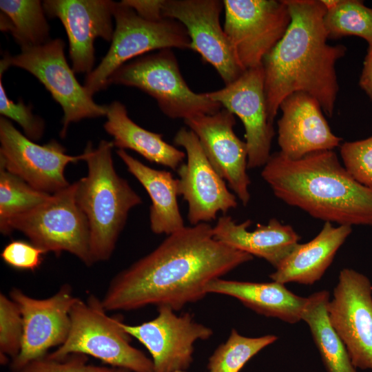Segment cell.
<instances>
[{
    "label": "cell",
    "mask_w": 372,
    "mask_h": 372,
    "mask_svg": "<svg viewBox=\"0 0 372 372\" xmlns=\"http://www.w3.org/2000/svg\"><path fill=\"white\" fill-rule=\"evenodd\" d=\"M75 192L74 183L31 211L12 219L1 233L9 235L19 231L45 253L59 255L66 251L91 266L94 263L89 225L76 202Z\"/></svg>",
    "instance_id": "ba28073f"
},
{
    "label": "cell",
    "mask_w": 372,
    "mask_h": 372,
    "mask_svg": "<svg viewBox=\"0 0 372 372\" xmlns=\"http://www.w3.org/2000/svg\"><path fill=\"white\" fill-rule=\"evenodd\" d=\"M23 331V319L17 304L5 294H0L1 363L9 356L14 360L20 353Z\"/></svg>",
    "instance_id": "4dcf8cb0"
},
{
    "label": "cell",
    "mask_w": 372,
    "mask_h": 372,
    "mask_svg": "<svg viewBox=\"0 0 372 372\" xmlns=\"http://www.w3.org/2000/svg\"><path fill=\"white\" fill-rule=\"evenodd\" d=\"M344 167L361 184L372 187V136L340 147Z\"/></svg>",
    "instance_id": "1f68e13d"
},
{
    "label": "cell",
    "mask_w": 372,
    "mask_h": 372,
    "mask_svg": "<svg viewBox=\"0 0 372 372\" xmlns=\"http://www.w3.org/2000/svg\"><path fill=\"white\" fill-rule=\"evenodd\" d=\"M152 355L155 372L186 371L193 362L194 344L209 339L213 330L196 322L192 314L178 316L167 306L158 307V315L138 325L120 322Z\"/></svg>",
    "instance_id": "5bb4252c"
},
{
    "label": "cell",
    "mask_w": 372,
    "mask_h": 372,
    "mask_svg": "<svg viewBox=\"0 0 372 372\" xmlns=\"http://www.w3.org/2000/svg\"><path fill=\"white\" fill-rule=\"evenodd\" d=\"M329 293L315 292L307 297L302 314L327 372H358L347 348L329 322L327 307Z\"/></svg>",
    "instance_id": "484cf974"
},
{
    "label": "cell",
    "mask_w": 372,
    "mask_h": 372,
    "mask_svg": "<svg viewBox=\"0 0 372 372\" xmlns=\"http://www.w3.org/2000/svg\"><path fill=\"white\" fill-rule=\"evenodd\" d=\"M174 372H185V371H174Z\"/></svg>",
    "instance_id": "ab89813d"
},
{
    "label": "cell",
    "mask_w": 372,
    "mask_h": 372,
    "mask_svg": "<svg viewBox=\"0 0 372 372\" xmlns=\"http://www.w3.org/2000/svg\"><path fill=\"white\" fill-rule=\"evenodd\" d=\"M141 17L149 21H159L163 19L162 6L163 0H123Z\"/></svg>",
    "instance_id": "d590c367"
},
{
    "label": "cell",
    "mask_w": 372,
    "mask_h": 372,
    "mask_svg": "<svg viewBox=\"0 0 372 372\" xmlns=\"http://www.w3.org/2000/svg\"><path fill=\"white\" fill-rule=\"evenodd\" d=\"M114 147L105 140L96 148L88 142L83 153L87 174L75 182L76 202L89 225L93 263L111 257L130 210L142 203L140 196L117 174Z\"/></svg>",
    "instance_id": "277c9868"
},
{
    "label": "cell",
    "mask_w": 372,
    "mask_h": 372,
    "mask_svg": "<svg viewBox=\"0 0 372 372\" xmlns=\"http://www.w3.org/2000/svg\"><path fill=\"white\" fill-rule=\"evenodd\" d=\"M0 114L6 118L17 122L23 129L24 135L30 140H39L43 135V120L34 115L32 107L20 99L17 103L10 100L6 94L0 76Z\"/></svg>",
    "instance_id": "836d02e7"
},
{
    "label": "cell",
    "mask_w": 372,
    "mask_h": 372,
    "mask_svg": "<svg viewBox=\"0 0 372 372\" xmlns=\"http://www.w3.org/2000/svg\"><path fill=\"white\" fill-rule=\"evenodd\" d=\"M342 0H322V3L324 4L327 10H331L336 7Z\"/></svg>",
    "instance_id": "74e56055"
},
{
    "label": "cell",
    "mask_w": 372,
    "mask_h": 372,
    "mask_svg": "<svg viewBox=\"0 0 372 372\" xmlns=\"http://www.w3.org/2000/svg\"><path fill=\"white\" fill-rule=\"evenodd\" d=\"M261 176L275 196L325 223L372 225V187L356 180L333 150L291 160L271 154Z\"/></svg>",
    "instance_id": "3957f363"
},
{
    "label": "cell",
    "mask_w": 372,
    "mask_h": 372,
    "mask_svg": "<svg viewBox=\"0 0 372 372\" xmlns=\"http://www.w3.org/2000/svg\"><path fill=\"white\" fill-rule=\"evenodd\" d=\"M207 293H217L238 299L258 314L280 319L289 324L302 320L307 298L294 294L285 284L254 282L217 278L206 287Z\"/></svg>",
    "instance_id": "603a6c76"
},
{
    "label": "cell",
    "mask_w": 372,
    "mask_h": 372,
    "mask_svg": "<svg viewBox=\"0 0 372 372\" xmlns=\"http://www.w3.org/2000/svg\"><path fill=\"white\" fill-rule=\"evenodd\" d=\"M278 121V143L282 153L291 160L314 152L332 150L342 138L331 130L318 102L309 94L294 92L281 102Z\"/></svg>",
    "instance_id": "ffe728a7"
},
{
    "label": "cell",
    "mask_w": 372,
    "mask_h": 372,
    "mask_svg": "<svg viewBox=\"0 0 372 372\" xmlns=\"http://www.w3.org/2000/svg\"><path fill=\"white\" fill-rule=\"evenodd\" d=\"M252 259L216 240L207 223L185 226L116 275L102 304L107 311L148 305L179 311L203 299L210 282Z\"/></svg>",
    "instance_id": "6da1fadb"
},
{
    "label": "cell",
    "mask_w": 372,
    "mask_h": 372,
    "mask_svg": "<svg viewBox=\"0 0 372 372\" xmlns=\"http://www.w3.org/2000/svg\"><path fill=\"white\" fill-rule=\"evenodd\" d=\"M65 43L59 39L45 44L21 48L11 56L5 54L0 74L10 66L23 69L34 76L51 94L63 112L60 136L65 138L72 123L106 116L107 105L97 104L75 77L65 56Z\"/></svg>",
    "instance_id": "9c48e42d"
},
{
    "label": "cell",
    "mask_w": 372,
    "mask_h": 372,
    "mask_svg": "<svg viewBox=\"0 0 372 372\" xmlns=\"http://www.w3.org/2000/svg\"><path fill=\"white\" fill-rule=\"evenodd\" d=\"M107 121L103 127L113 137L112 143L118 149H131L149 162L174 171L183 163L186 154L167 143L163 135L150 132L134 123L120 101L107 105Z\"/></svg>",
    "instance_id": "d4e9b609"
},
{
    "label": "cell",
    "mask_w": 372,
    "mask_h": 372,
    "mask_svg": "<svg viewBox=\"0 0 372 372\" xmlns=\"http://www.w3.org/2000/svg\"><path fill=\"white\" fill-rule=\"evenodd\" d=\"M359 84L372 101V47L365 56Z\"/></svg>",
    "instance_id": "8d00e7d4"
},
{
    "label": "cell",
    "mask_w": 372,
    "mask_h": 372,
    "mask_svg": "<svg viewBox=\"0 0 372 372\" xmlns=\"http://www.w3.org/2000/svg\"><path fill=\"white\" fill-rule=\"evenodd\" d=\"M52 194L40 191L0 165V231L14 218L47 201Z\"/></svg>",
    "instance_id": "83f0119b"
},
{
    "label": "cell",
    "mask_w": 372,
    "mask_h": 372,
    "mask_svg": "<svg viewBox=\"0 0 372 372\" xmlns=\"http://www.w3.org/2000/svg\"><path fill=\"white\" fill-rule=\"evenodd\" d=\"M207 94L241 120L248 169L264 166L271 156L274 130L267 112L262 65L246 70L234 81Z\"/></svg>",
    "instance_id": "e0dca14e"
},
{
    "label": "cell",
    "mask_w": 372,
    "mask_h": 372,
    "mask_svg": "<svg viewBox=\"0 0 372 372\" xmlns=\"http://www.w3.org/2000/svg\"><path fill=\"white\" fill-rule=\"evenodd\" d=\"M116 154L128 172L142 185L151 199L149 223L152 231L167 236L178 231L185 225L178 204V181L170 172L152 168L123 149Z\"/></svg>",
    "instance_id": "cb8c5ba5"
},
{
    "label": "cell",
    "mask_w": 372,
    "mask_h": 372,
    "mask_svg": "<svg viewBox=\"0 0 372 372\" xmlns=\"http://www.w3.org/2000/svg\"><path fill=\"white\" fill-rule=\"evenodd\" d=\"M106 311L101 300L92 294L86 301L78 298L70 311L66 340L48 355L59 360L71 353H83L115 368L155 372L152 360L130 344L131 336L121 327V320Z\"/></svg>",
    "instance_id": "5b68a950"
},
{
    "label": "cell",
    "mask_w": 372,
    "mask_h": 372,
    "mask_svg": "<svg viewBox=\"0 0 372 372\" xmlns=\"http://www.w3.org/2000/svg\"><path fill=\"white\" fill-rule=\"evenodd\" d=\"M251 220L236 223L231 216L218 218L213 234L218 241L236 249L265 259L276 269L298 244L300 237L289 225L271 218L250 231Z\"/></svg>",
    "instance_id": "44dd1931"
},
{
    "label": "cell",
    "mask_w": 372,
    "mask_h": 372,
    "mask_svg": "<svg viewBox=\"0 0 372 372\" xmlns=\"http://www.w3.org/2000/svg\"><path fill=\"white\" fill-rule=\"evenodd\" d=\"M224 31L245 70L262 65L291 23L287 3L276 0H224Z\"/></svg>",
    "instance_id": "30bf717a"
},
{
    "label": "cell",
    "mask_w": 372,
    "mask_h": 372,
    "mask_svg": "<svg viewBox=\"0 0 372 372\" xmlns=\"http://www.w3.org/2000/svg\"><path fill=\"white\" fill-rule=\"evenodd\" d=\"M351 231V226L333 227L324 223L320 233L307 243H298L269 278L285 285L314 284L322 277Z\"/></svg>",
    "instance_id": "7402d4cb"
},
{
    "label": "cell",
    "mask_w": 372,
    "mask_h": 372,
    "mask_svg": "<svg viewBox=\"0 0 372 372\" xmlns=\"http://www.w3.org/2000/svg\"><path fill=\"white\" fill-rule=\"evenodd\" d=\"M184 123L198 137L214 169L246 206L250 200L247 147L234 131V115L223 107L214 114L198 115Z\"/></svg>",
    "instance_id": "ac0fdd59"
},
{
    "label": "cell",
    "mask_w": 372,
    "mask_h": 372,
    "mask_svg": "<svg viewBox=\"0 0 372 372\" xmlns=\"http://www.w3.org/2000/svg\"><path fill=\"white\" fill-rule=\"evenodd\" d=\"M329 320L356 369L372 371V285L364 274L342 269L327 307Z\"/></svg>",
    "instance_id": "8fae6325"
},
{
    "label": "cell",
    "mask_w": 372,
    "mask_h": 372,
    "mask_svg": "<svg viewBox=\"0 0 372 372\" xmlns=\"http://www.w3.org/2000/svg\"><path fill=\"white\" fill-rule=\"evenodd\" d=\"M174 143L185 150L187 162L177 169L179 195L188 205L187 219L192 225L215 220L237 207L236 196L216 172L205 156L196 135L181 127Z\"/></svg>",
    "instance_id": "4fadbf2b"
},
{
    "label": "cell",
    "mask_w": 372,
    "mask_h": 372,
    "mask_svg": "<svg viewBox=\"0 0 372 372\" xmlns=\"http://www.w3.org/2000/svg\"><path fill=\"white\" fill-rule=\"evenodd\" d=\"M114 372H131V371L125 369L115 368Z\"/></svg>",
    "instance_id": "f35d334b"
},
{
    "label": "cell",
    "mask_w": 372,
    "mask_h": 372,
    "mask_svg": "<svg viewBox=\"0 0 372 372\" xmlns=\"http://www.w3.org/2000/svg\"><path fill=\"white\" fill-rule=\"evenodd\" d=\"M87 355L71 353L61 359H53L48 354L33 360L19 369L10 372H114L115 367L99 366L87 364Z\"/></svg>",
    "instance_id": "d6a6232c"
},
{
    "label": "cell",
    "mask_w": 372,
    "mask_h": 372,
    "mask_svg": "<svg viewBox=\"0 0 372 372\" xmlns=\"http://www.w3.org/2000/svg\"><path fill=\"white\" fill-rule=\"evenodd\" d=\"M277 339L275 335L247 337L233 329L227 340L209 357L208 372H240L251 358Z\"/></svg>",
    "instance_id": "f1b7e54d"
},
{
    "label": "cell",
    "mask_w": 372,
    "mask_h": 372,
    "mask_svg": "<svg viewBox=\"0 0 372 372\" xmlns=\"http://www.w3.org/2000/svg\"><path fill=\"white\" fill-rule=\"evenodd\" d=\"M223 9V1L220 0H163L162 14L184 25L191 49L214 67L227 85L245 70L238 62L220 25Z\"/></svg>",
    "instance_id": "9a60e30c"
},
{
    "label": "cell",
    "mask_w": 372,
    "mask_h": 372,
    "mask_svg": "<svg viewBox=\"0 0 372 372\" xmlns=\"http://www.w3.org/2000/svg\"><path fill=\"white\" fill-rule=\"evenodd\" d=\"M45 254L43 250L31 242L16 240L4 247L1 257L13 268L33 271L41 265Z\"/></svg>",
    "instance_id": "e575fe53"
},
{
    "label": "cell",
    "mask_w": 372,
    "mask_h": 372,
    "mask_svg": "<svg viewBox=\"0 0 372 372\" xmlns=\"http://www.w3.org/2000/svg\"><path fill=\"white\" fill-rule=\"evenodd\" d=\"M0 165L33 187L50 194L70 185L65 176L67 165L83 161V153L68 155L55 140L45 145L34 143L5 117L0 118Z\"/></svg>",
    "instance_id": "7c38bea8"
},
{
    "label": "cell",
    "mask_w": 372,
    "mask_h": 372,
    "mask_svg": "<svg viewBox=\"0 0 372 372\" xmlns=\"http://www.w3.org/2000/svg\"><path fill=\"white\" fill-rule=\"evenodd\" d=\"M10 298L17 304L23 324L21 351L10 364L11 370H17L65 342L70 328V311L78 298L69 285L44 299L34 298L13 287Z\"/></svg>",
    "instance_id": "2e32d148"
},
{
    "label": "cell",
    "mask_w": 372,
    "mask_h": 372,
    "mask_svg": "<svg viewBox=\"0 0 372 372\" xmlns=\"http://www.w3.org/2000/svg\"><path fill=\"white\" fill-rule=\"evenodd\" d=\"M285 1L291 23L262 63L269 121L273 123L284 99L298 92L311 96L331 116L339 90L335 63L347 48L327 43L323 23L327 9L321 1Z\"/></svg>",
    "instance_id": "7a4b0ae2"
},
{
    "label": "cell",
    "mask_w": 372,
    "mask_h": 372,
    "mask_svg": "<svg viewBox=\"0 0 372 372\" xmlns=\"http://www.w3.org/2000/svg\"><path fill=\"white\" fill-rule=\"evenodd\" d=\"M42 3L45 14L58 18L65 30L73 71L88 74L94 70L95 39L112 41L113 1L45 0Z\"/></svg>",
    "instance_id": "d6986e66"
},
{
    "label": "cell",
    "mask_w": 372,
    "mask_h": 372,
    "mask_svg": "<svg viewBox=\"0 0 372 372\" xmlns=\"http://www.w3.org/2000/svg\"><path fill=\"white\" fill-rule=\"evenodd\" d=\"M331 39L356 36L372 47V8L358 0H342L335 8L327 10L323 19Z\"/></svg>",
    "instance_id": "f546056e"
},
{
    "label": "cell",
    "mask_w": 372,
    "mask_h": 372,
    "mask_svg": "<svg viewBox=\"0 0 372 372\" xmlns=\"http://www.w3.org/2000/svg\"><path fill=\"white\" fill-rule=\"evenodd\" d=\"M0 28L10 32L21 48L50 41L43 3L39 0H1Z\"/></svg>",
    "instance_id": "4316f807"
},
{
    "label": "cell",
    "mask_w": 372,
    "mask_h": 372,
    "mask_svg": "<svg viewBox=\"0 0 372 372\" xmlns=\"http://www.w3.org/2000/svg\"><path fill=\"white\" fill-rule=\"evenodd\" d=\"M111 84L136 87L154 98L161 111L172 119L187 120L200 114H214L223 107L205 93L189 88L172 49L143 55L118 68Z\"/></svg>",
    "instance_id": "52a82bcc"
},
{
    "label": "cell",
    "mask_w": 372,
    "mask_h": 372,
    "mask_svg": "<svg viewBox=\"0 0 372 372\" xmlns=\"http://www.w3.org/2000/svg\"><path fill=\"white\" fill-rule=\"evenodd\" d=\"M115 28L110 47L98 66L86 75L83 87L92 96L109 86V79L134 58L163 49H191V40L179 21L163 18L149 21L141 17L123 1H113Z\"/></svg>",
    "instance_id": "8992f818"
}]
</instances>
